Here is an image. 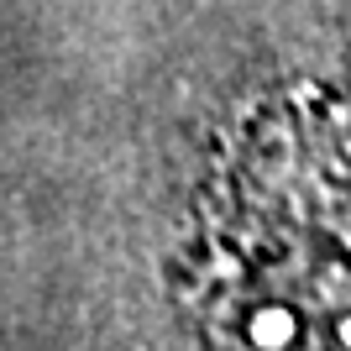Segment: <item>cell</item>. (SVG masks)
<instances>
[{
    "mask_svg": "<svg viewBox=\"0 0 351 351\" xmlns=\"http://www.w3.org/2000/svg\"><path fill=\"white\" fill-rule=\"evenodd\" d=\"M252 341H263V346H283V341H289V315H278V309L257 315V325H252Z\"/></svg>",
    "mask_w": 351,
    "mask_h": 351,
    "instance_id": "cell-1",
    "label": "cell"
}]
</instances>
